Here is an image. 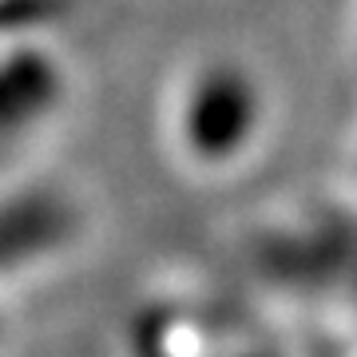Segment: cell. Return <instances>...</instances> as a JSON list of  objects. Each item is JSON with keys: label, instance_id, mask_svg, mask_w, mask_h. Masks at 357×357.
I'll return each mask as SVG.
<instances>
[{"label": "cell", "instance_id": "1", "mask_svg": "<svg viewBox=\"0 0 357 357\" xmlns=\"http://www.w3.org/2000/svg\"><path fill=\"white\" fill-rule=\"evenodd\" d=\"M178 128L195 155L227 159L258 128V91L238 68H206L191 79L178 107Z\"/></svg>", "mask_w": 357, "mask_h": 357}]
</instances>
